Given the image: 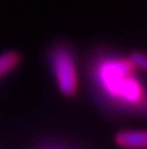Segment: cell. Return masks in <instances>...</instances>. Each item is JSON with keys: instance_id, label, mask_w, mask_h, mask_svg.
Listing matches in <instances>:
<instances>
[{"instance_id": "cell-1", "label": "cell", "mask_w": 147, "mask_h": 149, "mask_svg": "<svg viewBox=\"0 0 147 149\" xmlns=\"http://www.w3.org/2000/svg\"><path fill=\"white\" fill-rule=\"evenodd\" d=\"M94 81L111 104L123 110L147 111V90L130 58H99L94 65Z\"/></svg>"}, {"instance_id": "cell-2", "label": "cell", "mask_w": 147, "mask_h": 149, "mask_svg": "<svg viewBox=\"0 0 147 149\" xmlns=\"http://www.w3.org/2000/svg\"><path fill=\"white\" fill-rule=\"evenodd\" d=\"M50 67L59 91L71 97L78 90V70L72 51L65 45H56L50 52Z\"/></svg>"}, {"instance_id": "cell-3", "label": "cell", "mask_w": 147, "mask_h": 149, "mask_svg": "<svg viewBox=\"0 0 147 149\" xmlns=\"http://www.w3.org/2000/svg\"><path fill=\"white\" fill-rule=\"evenodd\" d=\"M121 149H147V129H124L114 138Z\"/></svg>"}, {"instance_id": "cell-4", "label": "cell", "mask_w": 147, "mask_h": 149, "mask_svg": "<svg viewBox=\"0 0 147 149\" xmlns=\"http://www.w3.org/2000/svg\"><path fill=\"white\" fill-rule=\"evenodd\" d=\"M19 55L17 52H4L0 55V78L12 72L19 65Z\"/></svg>"}, {"instance_id": "cell-5", "label": "cell", "mask_w": 147, "mask_h": 149, "mask_svg": "<svg viewBox=\"0 0 147 149\" xmlns=\"http://www.w3.org/2000/svg\"><path fill=\"white\" fill-rule=\"evenodd\" d=\"M128 58H130V61H131V64L134 65L136 70L147 72V54H144V52H133Z\"/></svg>"}, {"instance_id": "cell-6", "label": "cell", "mask_w": 147, "mask_h": 149, "mask_svg": "<svg viewBox=\"0 0 147 149\" xmlns=\"http://www.w3.org/2000/svg\"><path fill=\"white\" fill-rule=\"evenodd\" d=\"M146 113H147V111H146Z\"/></svg>"}]
</instances>
